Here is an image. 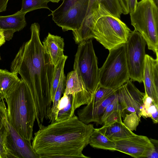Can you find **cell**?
I'll return each instance as SVG.
<instances>
[{
    "instance_id": "cell-1",
    "label": "cell",
    "mask_w": 158,
    "mask_h": 158,
    "mask_svg": "<svg viewBox=\"0 0 158 158\" xmlns=\"http://www.w3.org/2000/svg\"><path fill=\"white\" fill-rule=\"evenodd\" d=\"M30 39L20 48L11 64V72L20 75L31 92L38 126L48 119L52 106L51 87L55 66L40 37V26L31 24Z\"/></svg>"
},
{
    "instance_id": "cell-2",
    "label": "cell",
    "mask_w": 158,
    "mask_h": 158,
    "mask_svg": "<svg viewBox=\"0 0 158 158\" xmlns=\"http://www.w3.org/2000/svg\"><path fill=\"white\" fill-rule=\"evenodd\" d=\"M39 127L31 145L40 158H89L82 152L94 131L93 124L84 123L75 115Z\"/></svg>"
},
{
    "instance_id": "cell-3",
    "label": "cell",
    "mask_w": 158,
    "mask_h": 158,
    "mask_svg": "<svg viewBox=\"0 0 158 158\" xmlns=\"http://www.w3.org/2000/svg\"><path fill=\"white\" fill-rule=\"evenodd\" d=\"M5 99L8 122L20 136L31 142L35 110L31 92L25 81L21 79Z\"/></svg>"
},
{
    "instance_id": "cell-4",
    "label": "cell",
    "mask_w": 158,
    "mask_h": 158,
    "mask_svg": "<svg viewBox=\"0 0 158 158\" xmlns=\"http://www.w3.org/2000/svg\"><path fill=\"white\" fill-rule=\"evenodd\" d=\"M130 13L134 30L142 35L148 48L158 55V7L151 0H141Z\"/></svg>"
},
{
    "instance_id": "cell-5",
    "label": "cell",
    "mask_w": 158,
    "mask_h": 158,
    "mask_svg": "<svg viewBox=\"0 0 158 158\" xmlns=\"http://www.w3.org/2000/svg\"><path fill=\"white\" fill-rule=\"evenodd\" d=\"M125 44L109 50L106 61L99 69L100 86L116 90L130 79Z\"/></svg>"
},
{
    "instance_id": "cell-6",
    "label": "cell",
    "mask_w": 158,
    "mask_h": 158,
    "mask_svg": "<svg viewBox=\"0 0 158 158\" xmlns=\"http://www.w3.org/2000/svg\"><path fill=\"white\" fill-rule=\"evenodd\" d=\"M131 31L120 19L108 11L95 21L94 38L109 50L127 41Z\"/></svg>"
},
{
    "instance_id": "cell-7",
    "label": "cell",
    "mask_w": 158,
    "mask_h": 158,
    "mask_svg": "<svg viewBox=\"0 0 158 158\" xmlns=\"http://www.w3.org/2000/svg\"><path fill=\"white\" fill-rule=\"evenodd\" d=\"M73 69L77 72L85 89L93 96L99 86V69L91 40L79 44L75 55Z\"/></svg>"
},
{
    "instance_id": "cell-8",
    "label": "cell",
    "mask_w": 158,
    "mask_h": 158,
    "mask_svg": "<svg viewBox=\"0 0 158 158\" xmlns=\"http://www.w3.org/2000/svg\"><path fill=\"white\" fill-rule=\"evenodd\" d=\"M146 43L140 34L134 30L125 44L126 56L130 80L143 82Z\"/></svg>"
},
{
    "instance_id": "cell-9",
    "label": "cell",
    "mask_w": 158,
    "mask_h": 158,
    "mask_svg": "<svg viewBox=\"0 0 158 158\" xmlns=\"http://www.w3.org/2000/svg\"><path fill=\"white\" fill-rule=\"evenodd\" d=\"M121 108L122 117L127 114L135 112L140 119L141 110L145 93L140 91L130 79L116 90Z\"/></svg>"
},
{
    "instance_id": "cell-10",
    "label": "cell",
    "mask_w": 158,
    "mask_h": 158,
    "mask_svg": "<svg viewBox=\"0 0 158 158\" xmlns=\"http://www.w3.org/2000/svg\"><path fill=\"white\" fill-rule=\"evenodd\" d=\"M116 151L127 154L133 157H146L148 152L156 146L147 137L135 135L113 140Z\"/></svg>"
},
{
    "instance_id": "cell-11",
    "label": "cell",
    "mask_w": 158,
    "mask_h": 158,
    "mask_svg": "<svg viewBox=\"0 0 158 158\" xmlns=\"http://www.w3.org/2000/svg\"><path fill=\"white\" fill-rule=\"evenodd\" d=\"M8 125L9 133L5 145L7 158H40L33 149L31 142L20 136L8 122Z\"/></svg>"
},
{
    "instance_id": "cell-12",
    "label": "cell",
    "mask_w": 158,
    "mask_h": 158,
    "mask_svg": "<svg viewBox=\"0 0 158 158\" xmlns=\"http://www.w3.org/2000/svg\"><path fill=\"white\" fill-rule=\"evenodd\" d=\"M63 94L72 96L73 116L75 115L76 109L82 105L89 104L92 98V94L85 89L77 72L74 70L67 74Z\"/></svg>"
},
{
    "instance_id": "cell-13",
    "label": "cell",
    "mask_w": 158,
    "mask_h": 158,
    "mask_svg": "<svg viewBox=\"0 0 158 158\" xmlns=\"http://www.w3.org/2000/svg\"><path fill=\"white\" fill-rule=\"evenodd\" d=\"M158 55L154 59L146 54L143 68V82L145 93L158 106Z\"/></svg>"
},
{
    "instance_id": "cell-14",
    "label": "cell",
    "mask_w": 158,
    "mask_h": 158,
    "mask_svg": "<svg viewBox=\"0 0 158 158\" xmlns=\"http://www.w3.org/2000/svg\"><path fill=\"white\" fill-rule=\"evenodd\" d=\"M89 0H85L72 7L55 23L64 31L78 30L87 12Z\"/></svg>"
},
{
    "instance_id": "cell-15",
    "label": "cell",
    "mask_w": 158,
    "mask_h": 158,
    "mask_svg": "<svg viewBox=\"0 0 158 158\" xmlns=\"http://www.w3.org/2000/svg\"><path fill=\"white\" fill-rule=\"evenodd\" d=\"M117 95L116 90L101 103H89L81 109H79L77 112L78 119L85 124L94 122L99 124L101 118L105 109L114 100Z\"/></svg>"
},
{
    "instance_id": "cell-16",
    "label": "cell",
    "mask_w": 158,
    "mask_h": 158,
    "mask_svg": "<svg viewBox=\"0 0 158 158\" xmlns=\"http://www.w3.org/2000/svg\"><path fill=\"white\" fill-rule=\"evenodd\" d=\"M26 14L18 11L12 15L0 16V30L3 32L5 40H11L15 32L20 31L26 27Z\"/></svg>"
},
{
    "instance_id": "cell-17",
    "label": "cell",
    "mask_w": 158,
    "mask_h": 158,
    "mask_svg": "<svg viewBox=\"0 0 158 158\" xmlns=\"http://www.w3.org/2000/svg\"><path fill=\"white\" fill-rule=\"evenodd\" d=\"M43 43L45 52L49 56L52 63L55 66L64 56L63 39L49 33Z\"/></svg>"
},
{
    "instance_id": "cell-18",
    "label": "cell",
    "mask_w": 158,
    "mask_h": 158,
    "mask_svg": "<svg viewBox=\"0 0 158 158\" xmlns=\"http://www.w3.org/2000/svg\"><path fill=\"white\" fill-rule=\"evenodd\" d=\"M100 5L112 15L120 18L122 9L119 0H89L87 12L82 23L87 22L94 15Z\"/></svg>"
},
{
    "instance_id": "cell-19",
    "label": "cell",
    "mask_w": 158,
    "mask_h": 158,
    "mask_svg": "<svg viewBox=\"0 0 158 158\" xmlns=\"http://www.w3.org/2000/svg\"><path fill=\"white\" fill-rule=\"evenodd\" d=\"M18 74L0 69V100L5 99L20 81Z\"/></svg>"
},
{
    "instance_id": "cell-20",
    "label": "cell",
    "mask_w": 158,
    "mask_h": 158,
    "mask_svg": "<svg viewBox=\"0 0 158 158\" xmlns=\"http://www.w3.org/2000/svg\"><path fill=\"white\" fill-rule=\"evenodd\" d=\"M98 129L105 135L112 140L127 138L135 134L123 124L122 120Z\"/></svg>"
},
{
    "instance_id": "cell-21",
    "label": "cell",
    "mask_w": 158,
    "mask_h": 158,
    "mask_svg": "<svg viewBox=\"0 0 158 158\" xmlns=\"http://www.w3.org/2000/svg\"><path fill=\"white\" fill-rule=\"evenodd\" d=\"M89 144L94 148L116 151L114 141L105 135L98 128H94L90 137Z\"/></svg>"
},
{
    "instance_id": "cell-22",
    "label": "cell",
    "mask_w": 158,
    "mask_h": 158,
    "mask_svg": "<svg viewBox=\"0 0 158 158\" xmlns=\"http://www.w3.org/2000/svg\"><path fill=\"white\" fill-rule=\"evenodd\" d=\"M66 77L64 71L62 74L60 82L56 91L52 101L50 113L48 119L51 123L55 122L59 110V102L61 96L64 92L65 87Z\"/></svg>"
},
{
    "instance_id": "cell-23",
    "label": "cell",
    "mask_w": 158,
    "mask_h": 158,
    "mask_svg": "<svg viewBox=\"0 0 158 158\" xmlns=\"http://www.w3.org/2000/svg\"><path fill=\"white\" fill-rule=\"evenodd\" d=\"M7 108L3 99L0 101V142L5 146L9 133Z\"/></svg>"
},
{
    "instance_id": "cell-24",
    "label": "cell",
    "mask_w": 158,
    "mask_h": 158,
    "mask_svg": "<svg viewBox=\"0 0 158 158\" xmlns=\"http://www.w3.org/2000/svg\"><path fill=\"white\" fill-rule=\"evenodd\" d=\"M48 0H22V7L19 11L26 14L27 13L38 9L44 8L48 9Z\"/></svg>"
},
{
    "instance_id": "cell-25",
    "label": "cell",
    "mask_w": 158,
    "mask_h": 158,
    "mask_svg": "<svg viewBox=\"0 0 158 158\" xmlns=\"http://www.w3.org/2000/svg\"><path fill=\"white\" fill-rule=\"evenodd\" d=\"M68 58L64 56L55 66L51 87V99L52 102L57 88L64 71L65 62Z\"/></svg>"
},
{
    "instance_id": "cell-26",
    "label": "cell",
    "mask_w": 158,
    "mask_h": 158,
    "mask_svg": "<svg viewBox=\"0 0 158 158\" xmlns=\"http://www.w3.org/2000/svg\"><path fill=\"white\" fill-rule=\"evenodd\" d=\"M85 0H63L61 5L55 10L52 11L48 16H52V20L55 22L66 12L77 4Z\"/></svg>"
},
{
    "instance_id": "cell-27",
    "label": "cell",
    "mask_w": 158,
    "mask_h": 158,
    "mask_svg": "<svg viewBox=\"0 0 158 158\" xmlns=\"http://www.w3.org/2000/svg\"><path fill=\"white\" fill-rule=\"evenodd\" d=\"M116 90L102 87L99 86L93 95L90 102L101 104L104 100L113 94Z\"/></svg>"
},
{
    "instance_id": "cell-28",
    "label": "cell",
    "mask_w": 158,
    "mask_h": 158,
    "mask_svg": "<svg viewBox=\"0 0 158 158\" xmlns=\"http://www.w3.org/2000/svg\"><path fill=\"white\" fill-rule=\"evenodd\" d=\"M72 109V98L71 95H69L68 102L66 105L59 109L56 121L63 120L73 117Z\"/></svg>"
},
{
    "instance_id": "cell-29",
    "label": "cell",
    "mask_w": 158,
    "mask_h": 158,
    "mask_svg": "<svg viewBox=\"0 0 158 158\" xmlns=\"http://www.w3.org/2000/svg\"><path fill=\"white\" fill-rule=\"evenodd\" d=\"M123 123L124 126L130 131H136L140 119L135 112L126 114L124 118Z\"/></svg>"
},
{
    "instance_id": "cell-30",
    "label": "cell",
    "mask_w": 158,
    "mask_h": 158,
    "mask_svg": "<svg viewBox=\"0 0 158 158\" xmlns=\"http://www.w3.org/2000/svg\"><path fill=\"white\" fill-rule=\"evenodd\" d=\"M120 105L118 102L117 94L114 100L108 105L102 116L99 124H103L108 116L116 110L121 107Z\"/></svg>"
},
{
    "instance_id": "cell-31",
    "label": "cell",
    "mask_w": 158,
    "mask_h": 158,
    "mask_svg": "<svg viewBox=\"0 0 158 158\" xmlns=\"http://www.w3.org/2000/svg\"><path fill=\"white\" fill-rule=\"evenodd\" d=\"M121 107L110 114L103 123V126H107L119 121L122 120Z\"/></svg>"
},
{
    "instance_id": "cell-32",
    "label": "cell",
    "mask_w": 158,
    "mask_h": 158,
    "mask_svg": "<svg viewBox=\"0 0 158 158\" xmlns=\"http://www.w3.org/2000/svg\"><path fill=\"white\" fill-rule=\"evenodd\" d=\"M143 103L140 111L142 116L144 118L150 117V107L153 103L152 99L145 93Z\"/></svg>"
},
{
    "instance_id": "cell-33",
    "label": "cell",
    "mask_w": 158,
    "mask_h": 158,
    "mask_svg": "<svg viewBox=\"0 0 158 158\" xmlns=\"http://www.w3.org/2000/svg\"><path fill=\"white\" fill-rule=\"evenodd\" d=\"M150 118L154 123H157L158 122V106L153 103L150 107Z\"/></svg>"
},
{
    "instance_id": "cell-34",
    "label": "cell",
    "mask_w": 158,
    "mask_h": 158,
    "mask_svg": "<svg viewBox=\"0 0 158 158\" xmlns=\"http://www.w3.org/2000/svg\"><path fill=\"white\" fill-rule=\"evenodd\" d=\"M122 9V14L127 15L129 13L127 0H119Z\"/></svg>"
},
{
    "instance_id": "cell-35",
    "label": "cell",
    "mask_w": 158,
    "mask_h": 158,
    "mask_svg": "<svg viewBox=\"0 0 158 158\" xmlns=\"http://www.w3.org/2000/svg\"><path fill=\"white\" fill-rule=\"evenodd\" d=\"M129 13H130L135 10L138 2L137 0H127Z\"/></svg>"
},
{
    "instance_id": "cell-36",
    "label": "cell",
    "mask_w": 158,
    "mask_h": 158,
    "mask_svg": "<svg viewBox=\"0 0 158 158\" xmlns=\"http://www.w3.org/2000/svg\"><path fill=\"white\" fill-rule=\"evenodd\" d=\"M158 147H155L150 150L148 153L146 157L149 158H158Z\"/></svg>"
},
{
    "instance_id": "cell-37",
    "label": "cell",
    "mask_w": 158,
    "mask_h": 158,
    "mask_svg": "<svg viewBox=\"0 0 158 158\" xmlns=\"http://www.w3.org/2000/svg\"><path fill=\"white\" fill-rule=\"evenodd\" d=\"M0 158H7V154L4 146L0 142Z\"/></svg>"
},
{
    "instance_id": "cell-38",
    "label": "cell",
    "mask_w": 158,
    "mask_h": 158,
    "mask_svg": "<svg viewBox=\"0 0 158 158\" xmlns=\"http://www.w3.org/2000/svg\"><path fill=\"white\" fill-rule=\"evenodd\" d=\"M9 0H0V13L5 11Z\"/></svg>"
},
{
    "instance_id": "cell-39",
    "label": "cell",
    "mask_w": 158,
    "mask_h": 158,
    "mask_svg": "<svg viewBox=\"0 0 158 158\" xmlns=\"http://www.w3.org/2000/svg\"><path fill=\"white\" fill-rule=\"evenodd\" d=\"M6 40L2 31L0 30V47L5 42Z\"/></svg>"
},
{
    "instance_id": "cell-40",
    "label": "cell",
    "mask_w": 158,
    "mask_h": 158,
    "mask_svg": "<svg viewBox=\"0 0 158 158\" xmlns=\"http://www.w3.org/2000/svg\"><path fill=\"white\" fill-rule=\"evenodd\" d=\"M155 5L158 7V0H151Z\"/></svg>"
},
{
    "instance_id": "cell-41",
    "label": "cell",
    "mask_w": 158,
    "mask_h": 158,
    "mask_svg": "<svg viewBox=\"0 0 158 158\" xmlns=\"http://www.w3.org/2000/svg\"><path fill=\"white\" fill-rule=\"evenodd\" d=\"M49 2H52L58 3L60 0H48Z\"/></svg>"
},
{
    "instance_id": "cell-42",
    "label": "cell",
    "mask_w": 158,
    "mask_h": 158,
    "mask_svg": "<svg viewBox=\"0 0 158 158\" xmlns=\"http://www.w3.org/2000/svg\"><path fill=\"white\" fill-rule=\"evenodd\" d=\"M1 60V57L0 55V60Z\"/></svg>"
},
{
    "instance_id": "cell-43",
    "label": "cell",
    "mask_w": 158,
    "mask_h": 158,
    "mask_svg": "<svg viewBox=\"0 0 158 158\" xmlns=\"http://www.w3.org/2000/svg\"></svg>"
},
{
    "instance_id": "cell-44",
    "label": "cell",
    "mask_w": 158,
    "mask_h": 158,
    "mask_svg": "<svg viewBox=\"0 0 158 158\" xmlns=\"http://www.w3.org/2000/svg\"></svg>"
}]
</instances>
